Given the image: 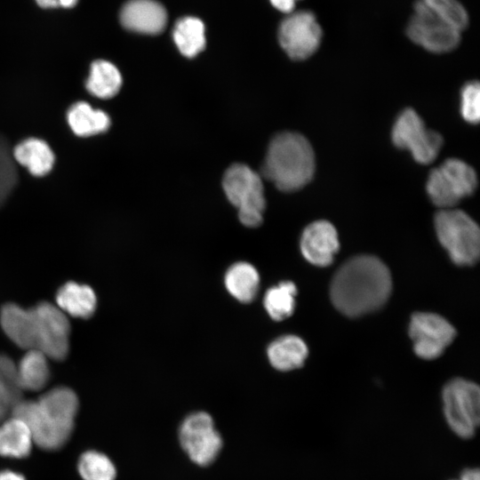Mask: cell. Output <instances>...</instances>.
<instances>
[{
    "label": "cell",
    "instance_id": "20",
    "mask_svg": "<svg viewBox=\"0 0 480 480\" xmlns=\"http://www.w3.org/2000/svg\"><path fill=\"white\" fill-rule=\"evenodd\" d=\"M67 119L72 132L79 137H90L106 132L110 126L108 115L84 101L74 103Z\"/></svg>",
    "mask_w": 480,
    "mask_h": 480
},
{
    "label": "cell",
    "instance_id": "7",
    "mask_svg": "<svg viewBox=\"0 0 480 480\" xmlns=\"http://www.w3.org/2000/svg\"><path fill=\"white\" fill-rule=\"evenodd\" d=\"M476 185L475 170L462 160L451 158L430 172L427 191L436 206L451 209L473 194Z\"/></svg>",
    "mask_w": 480,
    "mask_h": 480
},
{
    "label": "cell",
    "instance_id": "2",
    "mask_svg": "<svg viewBox=\"0 0 480 480\" xmlns=\"http://www.w3.org/2000/svg\"><path fill=\"white\" fill-rule=\"evenodd\" d=\"M78 410L76 393L67 387L54 388L37 401L20 400L12 408V416L28 428L33 443L52 451L62 447L71 436Z\"/></svg>",
    "mask_w": 480,
    "mask_h": 480
},
{
    "label": "cell",
    "instance_id": "33",
    "mask_svg": "<svg viewBox=\"0 0 480 480\" xmlns=\"http://www.w3.org/2000/svg\"><path fill=\"white\" fill-rule=\"evenodd\" d=\"M297 1L298 0H270L275 8L285 13L292 12Z\"/></svg>",
    "mask_w": 480,
    "mask_h": 480
},
{
    "label": "cell",
    "instance_id": "26",
    "mask_svg": "<svg viewBox=\"0 0 480 480\" xmlns=\"http://www.w3.org/2000/svg\"><path fill=\"white\" fill-rule=\"evenodd\" d=\"M296 294V285L291 281H284L269 288L263 300L268 316L276 321L289 317L295 308Z\"/></svg>",
    "mask_w": 480,
    "mask_h": 480
},
{
    "label": "cell",
    "instance_id": "9",
    "mask_svg": "<svg viewBox=\"0 0 480 480\" xmlns=\"http://www.w3.org/2000/svg\"><path fill=\"white\" fill-rule=\"evenodd\" d=\"M392 140L396 147L410 150L415 161L425 164L435 160L443 144L442 136L428 129L412 108L404 110L397 117Z\"/></svg>",
    "mask_w": 480,
    "mask_h": 480
},
{
    "label": "cell",
    "instance_id": "25",
    "mask_svg": "<svg viewBox=\"0 0 480 480\" xmlns=\"http://www.w3.org/2000/svg\"><path fill=\"white\" fill-rule=\"evenodd\" d=\"M172 36L179 51L188 58H193L205 46L204 25L197 18L185 17L177 21Z\"/></svg>",
    "mask_w": 480,
    "mask_h": 480
},
{
    "label": "cell",
    "instance_id": "23",
    "mask_svg": "<svg viewBox=\"0 0 480 480\" xmlns=\"http://www.w3.org/2000/svg\"><path fill=\"white\" fill-rule=\"evenodd\" d=\"M33 439L27 425L18 418L0 425V454L12 458H24L31 451Z\"/></svg>",
    "mask_w": 480,
    "mask_h": 480
},
{
    "label": "cell",
    "instance_id": "13",
    "mask_svg": "<svg viewBox=\"0 0 480 480\" xmlns=\"http://www.w3.org/2000/svg\"><path fill=\"white\" fill-rule=\"evenodd\" d=\"M409 331L414 352L428 360L438 357L456 334L455 329L444 317L423 312L412 316Z\"/></svg>",
    "mask_w": 480,
    "mask_h": 480
},
{
    "label": "cell",
    "instance_id": "8",
    "mask_svg": "<svg viewBox=\"0 0 480 480\" xmlns=\"http://www.w3.org/2000/svg\"><path fill=\"white\" fill-rule=\"evenodd\" d=\"M180 446L199 466L211 464L222 447V438L210 414L197 412L184 419L179 429Z\"/></svg>",
    "mask_w": 480,
    "mask_h": 480
},
{
    "label": "cell",
    "instance_id": "3",
    "mask_svg": "<svg viewBox=\"0 0 480 480\" xmlns=\"http://www.w3.org/2000/svg\"><path fill=\"white\" fill-rule=\"evenodd\" d=\"M315 172V155L308 140L300 133L276 134L268 145L261 176L284 192L308 184Z\"/></svg>",
    "mask_w": 480,
    "mask_h": 480
},
{
    "label": "cell",
    "instance_id": "12",
    "mask_svg": "<svg viewBox=\"0 0 480 480\" xmlns=\"http://www.w3.org/2000/svg\"><path fill=\"white\" fill-rule=\"evenodd\" d=\"M36 320V346L48 358H66L69 348L70 325L67 315L57 306L43 301L33 308Z\"/></svg>",
    "mask_w": 480,
    "mask_h": 480
},
{
    "label": "cell",
    "instance_id": "18",
    "mask_svg": "<svg viewBox=\"0 0 480 480\" xmlns=\"http://www.w3.org/2000/svg\"><path fill=\"white\" fill-rule=\"evenodd\" d=\"M12 156L16 163L37 177L46 175L52 169L55 159L49 145L37 138H28L17 144Z\"/></svg>",
    "mask_w": 480,
    "mask_h": 480
},
{
    "label": "cell",
    "instance_id": "34",
    "mask_svg": "<svg viewBox=\"0 0 480 480\" xmlns=\"http://www.w3.org/2000/svg\"><path fill=\"white\" fill-rule=\"evenodd\" d=\"M451 480H480V472L477 468H465L460 472V477L458 479Z\"/></svg>",
    "mask_w": 480,
    "mask_h": 480
},
{
    "label": "cell",
    "instance_id": "5",
    "mask_svg": "<svg viewBox=\"0 0 480 480\" xmlns=\"http://www.w3.org/2000/svg\"><path fill=\"white\" fill-rule=\"evenodd\" d=\"M436 235L453 262L472 265L479 257L480 231L464 212L443 209L435 217Z\"/></svg>",
    "mask_w": 480,
    "mask_h": 480
},
{
    "label": "cell",
    "instance_id": "14",
    "mask_svg": "<svg viewBox=\"0 0 480 480\" xmlns=\"http://www.w3.org/2000/svg\"><path fill=\"white\" fill-rule=\"evenodd\" d=\"M339 247L337 231L333 225L326 220L310 223L300 238L302 255L308 261L319 267L330 265Z\"/></svg>",
    "mask_w": 480,
    "mask_h": 480
},
{
    "label": "cell",
    "instance_id": "10",
    "mask_svg": "<svg viewBox=\"0 0 480 480\" xmlns=\"http://www.w3.org/2000/svg\"><path fill=\"white\" fill-rule=\"evenodd\" d=\"M406 33L412 41L426 50L443 53L458 46L461 32L439 19L422 0H419L414 5Z\"/></svg>",
    "mask_w": 480,
    "mask_h": 480
},
{
    "label": "cell",
    "instance_id": "30",
    "mask_svg": "<svg viewBox=\"0 0 480 480\" xmlns=\"http://www.w3.org/2000/svg\"><path fill=\"white\" fill-rule=\"evenodd\" d=\"M12 151L0 135V206L4 203L18 181V172Z\"/></svg>",
    "mask_w": 480,
    "mask_h": 480
},
{
    "label": "cell",
    "instance_id": "36",
    "mask_svg": "<svg viewBox=\"0 0 480 480\" xmlns=\"http://www.w3.org/2000/svg\"><path fill=\"white\" fill-rule=\"evenodd\" d=\"M9 409L4 406L3 404L0 403V423L4 420L5 418Z\"/></svg>",
    "mask_w": 480,
    "mask_h": 480
},
{
    "label": "cell",
    "instance_id": "6",
    "mask_svg": "<svg viewBox=\"0 0 480 480\" xmlns=\"http://www.w3.org/2000/svg\"><path fill=\"white\" fill-rule=\"evenodd\" d=\"M442 399L450 429L462 439L472 438L480 422L479 387L467 380L454 379L444 387Z\"/></svg>",
    "mask_w": 480,
    "mask_h": 480
},
{
    "label": "cell",
    "instance_id": "29",
    "mask_svg": "<svg viewBox=\"0 0 480 480\" xmlns=\"http://www.w3.org/2000/svg\"><path fill=\"white\" fill-rule=\"evenodd\" d=\"M429 10L445 23L459 31L468 24L466 9L458 0H422Z\"/></svg>",
    "mask_w": 480,
    "mask_h": 480
},
{
    "label": "cell",
    "instance_id": "11",
    "mask_svg": "<svg viewBox=\"0 0 480 480\" xmlns=\"http://www.w3.org/2000/svg\"><path fill=\"white\" fill-rule=\"evenodd\" d=\"M322 28L316 16L308 11L289 13L278 30L281 47L292 60H301L311 56L319 47Z\"/></svg>",
    "mask_w": 480,
    "mask_h": 480
},
{
    "label": "cell",
    "instance_id": "22",
    "mask_svg": "<svg viewBox=\"0 0 480 480\" xmlns=\"http://www.w3.org/2000/svg\"><path fill=\"white\" fill-rule=\"evenodd\" d=\"M122 82L121 73L114 64L98 60L91 65L85 88L94 97L110 99L118 93Z\"/></svg>",
    "mask_w": 480,
    "mask_h": 480
},
{
    "label": "cell",
    "instance_id": "16",
    "mask_svg": "<svg viewBox=\"0 0 480 480\" xmlns=\"http://www.w3.org/2000/svg\"><path fill=\"white\" fill-rule=\"evenodd\" d=\"M0 324L5 335L16 346L27 350L36 348V320L33 308L6 303L0 311Z\"/></svg>",
    "mask_w": 480,
    "mask_h": 480
},
{
    "label": "cell",
    "instance_id": "27",
    "mask_svg": "<svg viewBox=\"0 0 480 480\" xmlns=\"http://www.w3.org/2000/svg\"><path fill=\"white\" fill-rule=\"evenodd\" d=\"M17 364L8 356L0 354V403L11 410L22 399Z\"/></svg>",
    "mask_w": 480,
    "mask_h": 480
},
{
    "label": "cell",
    "instance_id": "21",
    "mask_svg": "<svg viewBox=\"0 0 480 480\" xmlns=\"http://www.w3.org/2000/svg\"><path fill=\"white\" fill-rule=\"evenodd\" d=\"M224 284L232 297L240 302L248 303L257 295L260 275L252 264L239 261L227 270Z\"/></svg>",
    "mask_w": 480,
    "mask_h": 480
},
{
    "label": "cell",
    "instance_id": "15",
    "mask_svg": "<svg viewBox=\"0 0 480 480\" xmlns=\"http://www.w3.org/2000/svg\"><path fill=\"white\" fill-rule=\"evenodd\" d=\"M122 25L132 31L156 35L167 23L164 7L155 0H130L120 12Z\"/></svg>",
    "mask_w": 480,
    "mask_h": 480
},
{
    "label": "cell",
    "instance_id": "19",
    "mask_svg": "<svg viewBox=\"0 0 480 480\" xmlns=\"http://www.w3.org/2000/svg\"><path fill=\"white\" fill-rule=\"evenodd\" d=\"M271 365L279 371H292L300 367L308 356L306 343L295 335L282 336L268 348Z\"/></svg>",
    "mask_w": 480,
    "mask_h": 480
},
{
    "label": "cell",
    "instance_id": "24",
    "mask_svg": "<svg viewBox=\"0 0 480 480\" xmlns=\"http://www.w3.org/2000/svg\"><path fill=\"white\" fill-rule=\"evenodd\" d=\"M48 357L36 348L28 349L17 364L19 383L22 390L37 391L50 376Z\"/></svg>",
    "mask_w": 480,
    "mask_h": 480
},
{
    "label": "cell",
    "instance_id": "28",
    "mask_svg": "<svg viewBox=\"0 0 480 480\" xmlns=\"http://www.w3.org/2000/svg\"><path fill=\"white\" fill-rule=\"evenodd\" d=\"M78 471L84 480H115L116 470L106 455L89 451L78 461Z\"/></svg>",
    "mask_w": 480,
    "mask_h": 480
},
{
    "label": "cell",
    "instance_id": "1",
    "mask_svg": "<svg viewBox=\"0 0 480 480\" xmlns=\"http://www.w3.org/2000/svg\"><path fill=\"white\" fill-rule=\"evenodd\" d=\"M392 289L388 267L369 255L354 257L334 275L331 299L335 308L348 316H359L380 308Z\"/></svg>",
    "mask_w": 480,
    "mask_h": 480
},
{
    "label": "cell",
    "instance_id": "17",
    "mask_svg": "<svg viewBox=\"0 0 480 480\" xmlns=\"http://www.w3.org/2000/svg\"><path fill=\"white\" fill-rule=\"evenodd\" d=\"M56 306L66 315L86 319L96 309L97 297L94 291L86 284L67 282L56 293Z\"/></svg>",
    "mask_w": 480,
    "mask_h": 480
},
{
    "label": "cell",
    "instance_id": "35",
    "mask_svg": "<svg viewBox=\"0 0 480 480\" xmlns=\"http://www.w3.org/2000/svg\"><path fill=\"white\" fill-rule=\"evenodd\" d=\"M0 480H25V478L15 472L4 470L0 472Z\"/></svg>",
    "mask_w": 480,
    "mask_h": 480
},
{
    "label": "cell",
    "instance_id": "4",
    "mask_svg": "<svg viewBox=\"0 0 480 480\" xmlns=\"http://www.w3.org/2000/svg\"><path fill=\"white\" fill-rule=\"evenodd\" d=\"M222 186L229 202L237 208L242 224L260 226L266 208L260 175L244 164H235L225 172Z\"/></svg>",
    "mask_w": 480,
    "mask_h": 480
},
{
    "label": "cell",
    "instance_id": "31",
    "mask_svg": "<svg viewBox=\"0 0 480 480\" xmlns=\"http://www.w3.org/2000/svg\"><path fill=\"white\" fill-rule=\"evenodd\" d=\"M460 112L469 124H477L480 117V88L476 81L465 84L461 91Z\"/></svg>",
    "mask_w": 480,
    "mask_h": 480
},
{
    "label": "cell",
    "instance_id": "32",
    "mask_svg": "<svg viewBox=\"0 0 480 480\" xmlns=\"http://www.w3.org/2000/svg\"><path fill=\"white\" fill-rule=\"evenodd\" d=\"M43 8L63 7L70 8L76 4L77 0H36Z\"/></svg>",
    "mask_w": 480,
    "mask_h": 480
}]
</instances>
